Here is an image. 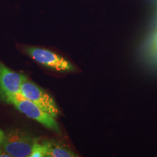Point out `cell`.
Returning a JSON list of instances; mask_svg holds the SVG:
<instances>
[{"mask_svg":"<svg viewBox=\"0 0 157 157\" xmlns=\"http://www.w3.org/2000/svg\"><path fill=\"white\" fill-rule=\"evenodd\" d=\"M4 99L7 103H11L15 109L27 117L38 121L43 126L52 130V132L57 134H60V127L56 119L43 111L34 102L29 101L21 94L8 95L4 98Z\"/></svg>","mask_w":157,"mask_h":157,"instance_id":"6da1fadb","label":"cell"},{"mask_svg":"<svg viewBox=\"0 0 157 157\" xmlns=\"http://www.w3.org/2000/svg\"><path fill=\"white\" fill-rule=\"evenodd\" d=\"M37 140L29 133L20 129H11L5 132V140L2 148L13 157H27Z\"/></svg>","mask_w":157,"mask_h":157,"instance_id":"7a4b0ae2","label":"cell"},{"mask_svg":"<svg viewBox=\"0 0 157 157\" xmlns=\"http://www.w3.org/2000/svg\"><path fill=\"white\" fill-rule=\"evenodd\" d=\"M20 94L29 101L34 102L40 109L55 119L58 117L60 110L53 98L34 82L29 81L27 78L21 84Z\"/></svg>","mask_w":157,"mask_h":157,"instance_id":"3957f363","label":"cell"},{"mask_svg":"<svg viewBox=\"0 0 157 157\" xmlns=\"http://www.w3.org/2000/svg\"><path fill=\"white\" fill-rule=\"evenodd\" d=\"M25 53L34 61L44 67L60 72H72L75 66L68 60L47 49L28 47L25 49Z\"/></svg>","mask_w":157,"mask_h":157,"instance_id":"277c9868","label":"cell"},{"mask_svg":"<svg viewBox=\"0 0 157 157\" xmlns=\"http://www.w3.org/2000/svg\"><path fill=\"white\" fill-rule=\"evenodd\" d=\"M27 77L10 69L0 62V93L3 98L21 93V84Z\"/></svg>","mask_w":157,"mask_h":157,"instance_id":"5b68a950","label":"cell"},{"mask_svg":"<svg viewBox=\"0 0 157 157\" xmlns=\"http://www.w3.org/2000/svg\"><path fill=\"white\" fill-rule=\"evenodd\" d=\"M47 149V157H75L78 156L71 149L56 141L47 140L43 143Z\"/></svg>","mask_w":157,"mask_h":157,"instance_id":"8992f818","label":"cell"},{"mask_svg":"<svg viewBox=\"0 0 157 157\" xmlns=\"http://www.w3.org/2000/svg\"><path fill=\"white\" fill-rule=\"evenodd\" d=\"M47 156V149L44 144H40L36 141L33 146L29 157H45Z\"/></svg>","mask_w":157,"mask_h":157,"instance_id":"52a82bcc","label":"cell"},{"mask_svg":"<svg viewBox=\"0 0 157 157\" xmlns=\"http://www.w3.org/2000/svg\"><path fill=\"white\" fill-rule=\"evenodd\" d=\"M152 49H153V50L154 51L155 53L157 55V33H156V34L155 35V36L154 37V39H153Z\"/></svg>","mask_w":157,"mask_h":157,"instance_id":"ba28073f","label":"cell"},{"mask_svg":"<svg viewBox=\"0 0 157 157\" xmlns=\"http://www.w3.org/2000/svg\"><path fill=\"white\" fill-rule=\"evenodd\" d=\"M5 132H4L2 129H0V146H1V145L2 144L4 140H5Z\"/></svg>","mask_w":157,"mask_h":157,"instance_id":"9c48e42d","label":"cell"},{"mask_svg":"<svg viewBox=\"0 0 157 157\" xmlns=\"http://www.w3.org/2000/svg\"><path fill=\"white\" fill-rule=\"evenodd\" d=\"M0 157H10L8 154H7L3 149L0 148Z\"/></svg>","mask_w":157,"mask_h":157,"instance_id":"30bf717a","label":"cell"}]
</instances>
